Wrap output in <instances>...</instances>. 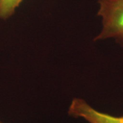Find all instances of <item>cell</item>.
I'll return each mask as SVG.
<instances>
[{
  "instance_id": "7a4b0ae2",
  "label": "cell",
  "mask_w": 123,
  "mask_h": 123,
  "mask_svg": "<svg viewBox=\"0 0 123 123\" xmlns=\"http://www.w3.org/2000/svg\"><path fill=\"white\" fill-rule=\"evenodd\" d=\"M68 114L75 118L83 119L88 123H123V116H116L100 111L81 98H74L72 100Z\"/></svg>"
},
{
  "instance_id": "3957f363",
  "label": "cell",
  "mask_w": 123,
  "mask_h": 123,
  "mask_svg": "<svg viewBox=\"0 0 123 123\" xmlns=\"http://www.w3.org/2000/svg\"><path fill=\"white\" fill-rule=\"evenodd\" d=\"M24 0H0V19L7 20L13 16Z\"/></svg>"
},
{
  "instance_id": "6da1fadb",
  "label": "cell",
  "mask_w": 123,
  "mask_h": 123,
  "mask_svg": "<svg viewBox=\"0 0 123 123\" xmlns=\"http://www.w3.org/2000/svg\"><path fill=\"white\" fill-rule=\"evenodd\" d=\"M101 30L95 41L114 39L123 45V0H98Z\"/></svg>"
},
{
  "instance_id": "277c9868",
  "label": "cell",
  "mask_w": 123,
  "mask_h": 123,
  "mask_svg": "<svg viewBox=\"0 0 123 123\" xmlns=\"http://www.w3.org/2000/svg\"><path fill=\"white\" fill-rule=\"evenodd\" d=\"M0 123H3V122H2V121H1V120H0Z\"/></svg>"
}]
</instances>
